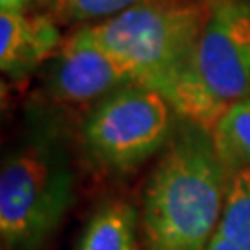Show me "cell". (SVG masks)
Wrapping results in <instances>:
<instances>
[{
    "instance_id": "1",
    "label": "cell",
    "mask_w": 250,
    "mask_h": 250,
    "mask_svg": "<svg viewBox=\"0 0 250 250\" xmlns=\"http://www.w3.org/2000/svg\"><path fill=\"white\" fill-rule=\"evenodd\" d=\"M228 176L213 134L182 119L145 189L141 250H204L223 213Z\"/></svg>"
},
{
    "instance_id": "11",
    "label": "cell",
    "mask_w": 250,
    "mask_h": 250,
    "mask_svg": "<svg viewBox=\"0 0 250 250\" xmlns=\"http://www.w3.org/2000/svg\"><path fill=\"white\" fill-rule=\"evenodd\" d=\"M146 0H58L60 11L69 21H104Z\"/></svg>"
},
{
    "instance_id": "13",
    "label": "cell",
    "mask_w": 250,
    "mask_h": 250,
    "mask_svg": "<svg viewBox=\"0 0 250 250\" xmlns=\"http://www.w3.org/2000/svg\"><path fill=\"white\" fill-rule=\"evenodd\" d=\"M34 0H0V11H15L26 9Z\"/></svg>"
},
{
    "instance_id": "3",
    "label": "cell",
    "mask_w": 250,
    "mask_h": 250,
    "mask_svg": "<svg viewBox=\"0 0 250 250\" xmlns=\"http://www.w3.org/2000/svg\"><path fill=\"white\" fill-rule=\"evenodd\" d=\"M74 170L52 121L37 117L2 160L0 235L8 250H43L69 211Z\"/></svg>"
},
{
    "instance_id": "8",
    "label": "cell",
    "mask_w": 250,
    "mask_h": 250,
    "mask_svg": "<svg viewBox=\"0 0 250 250\" xmlns=\"http://www.w3.org/2000/svg\"><path fill=\"white\" fill-rule=\"evenodd\" d=\"M74 250H141L139 213L125 200H107L91 215Z\"/></svg>"
},
{
    "instance_id": "9",
    "label": "cell",
    "mask_w": 250,
    "mask_h": 250,
    "mask_svg": "<svg viewBox=\"0 0 250 250\" xmlns=\"http://www.w3.org/2000/svg\"><path fill=\"white\" fill-rule=\"evenodd\" d=\"M215 233L239 249L250 250V167L230 170L223 213Z\"/></svg>"
},
{
    "instance_id": "6",
    "label": "cell",
    "mask_w": 250,
    "mask_h": 250,
    "mask_svg": "<svg viewBox=\"0 0 250 250\" xmlns=\"http://www.w3.org/2000/svg\"><path fill=\"white\" fill-rule=\"evenodd\" d=\"M135 76L113 54L78 30L50 60L46 85L65 104L99 102L109 93L134 83Z\"/></svg>"
},
{
    "instance_id": "7",
    "label": "cell",
    "mask_w": 250,
    "mask_h": 250,
    "mask_svg": "<svg viewBox=\"0 0 250 250\" xmlns=\"http://www.w3.org/2000/svg\"><path fill=\"white\" fill-rule=\"evenodd\" d=\"M60 46V30L50 17L26 9L0 11V69L9 80L26 78Z\"/></svg>"
},
{
    "instance_id": "12",
    "label": "cell",
    "mask_w": 250,
    "mask_h": 250,
    "mask_svg": "<svg viewBox=\"0 0 250 250\" xmlns=\"http://www.w3.org/2000/svg\"><path fill=\"white\" fill-rule=\"evenodd\" d=\"M204 250H243V249H239V247H235L233 243L226 241L224 237H221V235H217V233H213L211 241L208 243V247H206Z\"/></svg>"
},
{
    "instance_id": "4",
    "label": "cell",
    "mask_w": 250,
    "mask_h": 250,
    "mask_svg": "<svg viewBox=\"0 0 250 250\" xmlns=\"http://www.w3.org/2000/svg\"><path fill=\"white\" fill-rule=\"evenodd\" d=\"M176 109L160 91L134 82L91 107L82 145L100 169L125 172L163 150L176 130Z\"/></svg>"
},
{
    "instance_id": "10",
    "label": "cell",
    "mask_w": 250,
    "mask_h": 250,
    "mask_svg": "<svg viewBox=\"0 0 250 250\" xmlns=\"http://www.w3.org/2000/svg\"><path fill=\"white\" fill-rule=\"evenodd\" d=\"M211 134L228 170L250 167V93L224 111Z\"/></svg>"
},
{
    "instance_id": "5",
    "label": "cell",
    "mask_w": 250,
    "mask_h": 250,
    "mask_svg": "<svg viewBox=\"0 0 250 250\" xmlns=\"http://www.w3.org/2000/svg\"><path fill=\"white\" fill-rule=\"evenodd\" d=\"M198 123L213 132L217 121L250 93V6L224 0L209 9L195 56Z\"/></svg>"
},
{
    "instance_id": "2",
    "label": "cell",
    "mask_w": 250,
    "mask_h": 250,
    "mask_svg": "<svg viewBox=\"0 0 250 250\" xmlns=\"http://www.w3.org/2000/svg\"><path fill=\"white\" fill-rule=\"evenodd\" d=\"M209 11L195 2L146 0L82 30L167 97L182 119L195 121V56Z\"/></svg>"
}]
</instances>
